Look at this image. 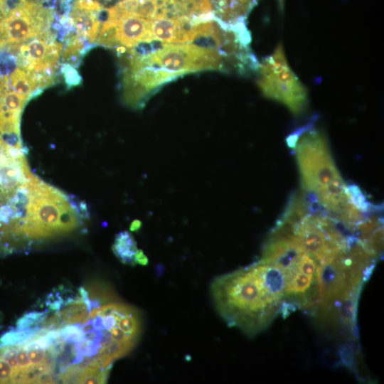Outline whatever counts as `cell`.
I'll use <instances>...</instances> for the list:
<instances>
[{
	"label": "cell",
	"instance_id": "14",
	"mask_svg": "<svg viewBox=\"0 0 384 384\" xmlns=\"http://www.w3.org/2000/svg\"><path fill=\"white\" fill-rule=\"evenodd\" d=\"M36 1V0H35ZM38 1H47V0H38Z\"/></svg>",
	"mask_w": 384,
	"mask_h": 384
},
{
	"label": "cell",
	"instance_id": "7",
	"mask_svg": "<svg viewBox=\"0 0 384 384\" xmlns=\"http://www.w3.org/2000/svg\"><path fill=\"white\" fill-rule=\"evenodd\" d=\"M257 0H210L216 20L226 25L244 23Z\"/></svg>",
	"mask_w": 384,
	"mask_h": 384
},
{
	"label": "cell",
	"instance_id": "3",
	"mask_svg": "<svg viewBox=\"0 0 384 384\" xmlns=\"http://www.w3.org/2000/svg\"><path fill=\"white\" fill-rule=\"evenodd\" d=\"M314 120L296 129L287 143L295 151L306 192L319 194L343 181L330 153L324 133L316 129Z\"/></svg>",
	"mask_w": 384,
	"mask_h": 384
},
{
	"label": "cell",
	"instance_id": "6",
	"mask_svg": "<svg viewBox=\"0 0 384 384\" xmlns=\"http://www.w3.org/2000/svg\"><path fill=\"white\" fill-rule=\"evenodd\" d=\"M103 6L96 0H76L63 20L87 43H96L100 31Z\"/></svg>",
	"mask_w": 384,
	"mask_h": 384
},
{
	"label": "cell",
	"instance_id": "12",
	"mask_svg": "<svg viewBox=\"0 0 384 384\" xmlns=\"http://www.w3.org/2000/svg\"><path fill=\"white\" fill-rule=\"evenodd\" d=\"M135 261L142 265H146L148 264V258L141 250H137L135 255Z\"/></svg>",
	"mask_w": 384,
	"mask_h": 384
},
{
	"label": "cell",
	"instance_id": "15",
	"mask_svg": "<svg viewBox=\"0 0 384 384\" xmlns=\"http://www.w3.org/2000/svg\"><path fill=\"white\" fill-rule=\"evenodd\" d=\"M105 1H110V0H105Z\"/></svg>",
	"mask_w": 384,
	"mask_h": 384
},
{
	"label": "cell",
	"instance_id": "8",
	"mask_svg": "<svg viewBox=\"0 0 384 384\" xmlns=\"http://www.w3.org/2000/svg\"><path fill=\"white\" fill-rule=\"evenodd\" d=\"M112 250L122 263L135 265V255L138 249L134 238L128 231H122L117 234Z\"/></svg>",
	"mask_w": 384,
	"mask_h": 384
},
{
	"label": "cell",
	"instance_id": "11",
	"mask_svg": "<svg viewBox=\"0 0 384 384\" xmlns=\"http://www.w3.org/2000/svg\"><path fill=\"white\" fill-rule=\"evenodd\" d=\"M62 72L65 77L67 83L70 84V86L76 85L80 82V81H78L80 76L78 75L76 70L74 69L72 65L65 64L62 68Z\"/></svg>",
	"mask_w": 384,
	"mask_h": 384
},
{
	"label": "cell",
	"instance_id": "4",
	"mask_svg": "<svg viewBox=\"0 0 384 384\" xmlns=\"http://www.w3.org/2000/svg\"><path fill=\"white\" fill-rule=\"evenodd\" d=\"M257 72V85L265 97L283 104L294 115L305 110L307 90L289 65L282 44L259 63Z\"/></svg>",
	"mask_w": 384,
	"mask_h": 384
},
{
	"label": "cell",
	"instance_id": "16",
	"mask_svg": "<svg viewBox=\"0 0 384 384\" xmlns=\"http://www.w3.org/2000/svg\"><path fill=\"white\" fill-rule=\"evenodd\" d=\"M66 1V0H63V1Z\"/></svg>",
	"mask_w": 384,
	"mask_h": 384
},
{
	"label": "cell",
	"instance_id": "5",
	"mask_svg": "<svg viewBox=\"0 0 384 384\" xmlns=\"http://www.w3.org/2000/svg\"><path fill=\"white\" fill-rule=\"evenodd\" d=\"M52 9L35 0H18L0 20V49L19 45L50 30Z\"/></svg>",
	"mask_w": 384,
	"mask_h": 384
},
{
	"label": "cell",
	"instance_id": "9",
	"mask_svg": "<svg viewBox=\"0 0 384 384\" xmlns=\"http://www.w3.org/2000/svg\"><path fill=\"white\" fill-rule=\"evenodd\" d=\"M86 41L78 34H69L66 39L65 49L63 50V60L71 65H77L78 61L86 49Z\"/></svg>",
	"mask_w": 384,
	"mask_h": 384
},
{
	"label": "cell",
	"instance_id": "1",
	"mask_svg": "<svg viewBox=\"0 0 384 384\" xmlns=\"http://www.w3.org/2000/svg\"><path fill=\"white\" fill-rule=\"evenodd\" d=\"M123 55L122 89L124 100L139 105L166 83L202 71H235L242 74L239 56L216 42L149 43L138 45Z\"/></svg>",
	"mask_w": 384,
	"mask_h": 384
},
{
	"label": "cell",
	"instance_id": "2",
	"mask_svg": "<svg viewBox=\"0 0 384 384\" xmlns=\"http://www.w3.org/2000/svg\"><path fill=\"white\" fill-rule=\"evenodd\" d=\"M210 294L227 324L252 337L282 314L284 282L278 267L260 260L216 277L210 284Z\"/></svg>",
	"mask_w": 384,
	"mask_h": 384
},
{
	"label": "cell",
	"instance_id": "10",
	"mask_svg": "<svg viewBox=\"0 0 384 384\" xmlns=\"http://www.w3.org/2000/svg\"><path fill=\"white\" fill-rule=\"evenodd\" d=\"M45 315L43 312H31L23 315L17 321L18 329H26L31 326L38 324L43 319Z\"/></svg>",
	"mask_w": 384,
	"mask_h": 384
},
{
	"label": "cell",
	"instance_id": "13",
	"mask_svg": "<svg viewBox=\"0 0 384 384\" xmlns=\"http://www.w3.org/2000/svg\"><path fill=\"white\" fill-rule=\"evenodd\" d=\"M139 228V223L138 222H134L132 224L131 230L135 231Z\"/></svg>",
	"mask_w": 384,
	"mask_h": 384
}]
</instances>
